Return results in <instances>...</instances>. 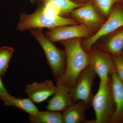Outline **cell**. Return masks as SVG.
<instances>
[{
	"mask_svg": "<svg viewBox=\"0 0 123 123\" xmlns=\"http://www.w3.org/2000/svg\"><path fill=\"white\" fill-rule=\"evenodd\" d=\"M79 24L73 18L57 15L55 7L49 4H40L31 14L22 13L20 15L17 29L23 32L33 28L50 29L62 26Z\"/></svg>",
	"mask_w": 123,
	"mask_h": 123,
	"instance_id": "6da1fadb",
	"label": "cell"
},
{
	"mask_svg": "<svg viewBox=\"0 0 123 123\" xmlns=\"http://www.w3.org/2000/svg\"><path fill=\"white\" fill-rule=\"evenodd\" d=\"M82 39L74 38L59 42L66 52V68L62 76L56 81V84H64L70 89L79 74L89 65L88 53L82 46Z\"/></svg>",
	"mask_w": 123,
	"mask_h": 123,
	"instance_id": "7a4b0ae2",
	"label": "cell"
},
{
	"mask_svg": "<svg viewBox=\"0 0 123 123\" xmlns=\"http://www.w3.org/2000/svg\"><path fill=\"white\" fill-rule=\"evenodd\" d=\"M31 35L34 36L42 47L52 73L56 81L59 79L65 71L66 54L65 50L56 47L43 32V29L33 28L29 29Z\"/></svg>",
	"mask_w": 123,
	"mask_h": 123,
	"instance_id": "3957f363",
	"label": "cell"
},
{
	"mask_svg": "<svg viewBox=\"0 0 123 123\" xmlns=\"http://www.w3.org/2000/svg\"><path fill=\"white\" fill-rule=\"evenodd\" d=\"M92 106L95 116V123H111L115 106L110 77L107 80H100L98 91L93 97Z\"/></svg>",
	"mask_w": 123,
	"mask_h": 123,
	"instance_id": "277c9868",
	"label": "cell"
},
{
	"mask_svg": "<svg viewBox=\"0 0 123 123\" xmlns=\"http://www.w3.org/2000/svg\"><path fill=\"white\" fill-rule=\"evenodd\" d=\"M123 27V2L114 5L109 16L96 33L90 37L82 39V47L88 52L99 38Z\"/></svg>",
	"mask_w": 123,
	"mask_h": 123,
	"instance_id": "5b68a950",
	"label": "cell"
},
{
	"mask_svg": "<svg viewBox=\"0 0 123 123\" xmlns=\"http://www.w3.org/2000/svg\"><path fill=\"white\" fill-rule=\"evenodd\" d=\"M97 75L90 65L84 69L79 74L70 89V96L74 102L82 101L88 108L92 106L94 96L92 93V87Z\"/></svg>",
	"mask_w": 123,
	"mask_h": 123,
	"instance_id": "8992f818",
	"label": "cell"
},
{
	"mask_svg": "<svg viewBox=\"0 0 123 123\" xmlns=\"http://www.w3.org/2000/svg\"><path fill=\"white\" fill-rule=\"evenodd\" d=\"M89 65L92 66L100 80H109L110 75L115 70L112 55L92 46L88 52Z\"/></svg>",
	"mask_w": 123,
	"mask_h": 123,
	"instance_id": "52a82bcc",
	"label": "cell"
},
{
	"mask_svg": "<svg viewBox=\"0 0 123 123\" xmlns=\"http://www.w3.org/2000/svg\"><path fill=\"white\" fill-rule=\"evenodd\" d=\"M94 34L85 26L79 23L48 29L45 32L44 35L54 43L74 38H88Z\"/></svg>",
	"mask_w": 123,
	"mask_h": 123,
	"instance_id": "ba28073f",
	"label": "cell"
},
{
	"mask_svg": "<svg viewBox=\"0 0 123 123\" xmlns=\"http://www.w3.org/2000/svg\"><path fill=\"white\" fill-rule=\"evenodd\" d=\"M69 18L85 26L94 33L105 21L98 14L90 0L73 10Z\"/></svg>",
	"mask_w": 123,
	"mask_h": 123,
	"instance_id": "9c48e42d",
	"label": "cell"
},
{
	"mask_svg": "<svg viewBox=\"0 0 123 123\" xmlns=\"http://www.w3.org/2000/svg\"><path fill=\"white\" fill-rule=\"evenodd\" d=\"M93 46L111 55H121L123 50V27L100 38Z\"/></svg>",
	"mask_w": 123,
	"mask_h": 123,
	"instance_id": "30bf717a",
	"label": "cell"
},
{
	"mask_svg": "<svg viewBox=\"0 0 123 123\" xmlns=\"http://www.w3.org/2000/svg\"><path fill=\"white\" fill-rule=\"evenodd\" d=\"M56 88L53 82L47 80L41 83L34 81L32 84H27L24 92L34 102L39 104L53 95Z\"/></svg>",
	"mask_w": 123,
	"mask_h": 123,
	"instance_id": "8fae6325",
	"label": "cell"
},
{
	"mask_svg": "<svg viewBox=\"0 0 123 123\" xmlns=\"http://www.w3.org/2000/svg\"><path fill=\"white\" fill-rule=\"evenodd\" d=\"M53 96L48 102L46 109L51 111H64L75 103L70 95V89L64 84H56Z\"/></svg>",
	"mask_w": 123,
	"mask_h": 123,
	"instance_id": "7c38bea8",
	"label": "cell"
},
{
	"mask_svg": "<svg viewBox=\"0 0 123 123\" xmlns=\"http://www.w3.org/2000/svg\"><path fill=\"white\" fill-rule=\"evenodd\" d=\"M112 96L115 109L111 123H119L123 121V83L115 70L110 75Z\"/></svg>",
	"mask_w": 123,
	"mask_h": 123,
	"instance_id": "4fadbf2b",
	"label": "cell"
},
{
	"mask_svg": "<svg viewBox=\"0 0 123 123\" xmlns=\"http://www.w3.org/2000/svg\"><path fill=\"white\" fill-rule=\"evenodd\" d=\"M88 108L84 102L77 101L64 111L62 114L63 123H95V120L86 119V110Z\"/></svg>",
	"mask_w": 123,
	"mask_h": 123,
	"instance_id": "5bb4252c",
	"label": "cell"
},
{
	"mask_svg": "<svg viewBox=\"0 0 123 123\" xmlns=\"http://www.w3.org/2000/svg\"><path fill=\"white\" fill-rule=\"evenodd\" d=\"M1 99L4 102L5 106H13L27 112L30 116L36 115L39 111L30 98H19L8 94Z\"/></svg>",
	"mask_w": 123,
	"mask_h": 123,
	"instance_id": "9a60e30c",
	"label": "cell"
},
{
	"mask_svg": "<svg viewBox=\"0 0 123 123\" xmlns=\"http://www.w3.org/2000/svg\"><path fill=\"white\" fill-rule=\"evenodd\" d=\"M32 4H53L60 12V15L65 18H69L70 12L73 10L81 6L83 4L76 3L72 0H30Z\"/></svg>",
	"mask_w": 123,
	"mask_h": 123,
	"instance_id": "2e32d148",
	"label": "cell"
},
{
	"mask_svg": "<svg viewBox=\"0 0 123 123\" xmlns=\"http://www.w3.org/2000/svg\"><path fill=\"white\" fill-rule=\"evenodd\" d=\"M30 120L33 123H63L62 114L50 111H39L36 115L30 116Z\"/></svg>",
	"mask_w": 123,
	"mask_h": 123,
	"instance_id": "e0dca14e",
	"label": "cell"
},
{
	"mask_svg": "<svg viewBox=\"0 0 123 123\" xmlns=\"http://www.w3.org/2000/svg\"><path fill=\"white\" fill-rule=\"evenodd\" d=\"M96 11L103 19H107L114 5L123 0H90Z\"/></svg>",
	"mask_w": 123,
	"mask_h": 123,
	"instance_id": "ac0fdd59",
	"label": "cell"
},
{
	"mask_svg": "<svg viewBox=\"0 0 123 123\" xmlns=\"http://www.w3.org/2000/svg\"><path fill=\"white\" fill-rule=\"evenodd\" d=\"M11 47L3 46L0 47V75L4 76L7 72L10 60L13 53Z\"/></svg>",
	"mask_w": 123,
	"mask_h": 123,
	"instance_id": "d6986e66",
	"label": "cell"
},
{
	"mask_svg": "<svg viewBox=\"0 0 123 123\" xmlns=\"http://www.w3.org/2000/svg\"><path fill=\"white\" fill-rule=\"evenodd\" d=\"M115 71L120 80L123 83V58L121 55H113Z\"/></svg>",
	"mask_w": 123,
	"mask_h": 123,
	"instance_id": "ffe728a7",
	"label": "cell"
},
{
	"mask_svg": "<svg viewBox=\"0 0 123 123\" xmlns=\"http://www.w3.org/2000/svg\"><path fill=\"white\" fill-rule=\"evenodd\" d=\"M0 76V99H1L9 93L3 85Z\"/></svg>",
	"mask_w": 123,
	"mask_h": 123,
	"instance_id": "44dd1931",
	"label": "cell"
},
{
	"mask_svg": "<svg viewBox=\"0 0 123 123\" xmlns=\"http://www.w3.org/2000/svg\"><path fill=\"white\" fill-rule=\"evenodd\" d=\"M76 3L78 4H83L89 1L90 0H72Z\"/></svg>",
	"mask_w": 123,
	"mask_h": 123,
	"instance_id": "7402d4cb",
	"label": "cell"
},
{
	"mask_svg": "<svg viewBox=\"0 0 123 123\" xmlns=\"http://www.w3.org/2000/svg\"><path fill=\"white\" fill-rule=\"evenodd\" d=\"M121 55L122 56V57H123V52H122V54H121Z\"/></svg>",
	"mask_w": 123,
	"mask_h": 123,
	"instance_id": "603a6c76",
	"label": "cell"
}]
</instances>
